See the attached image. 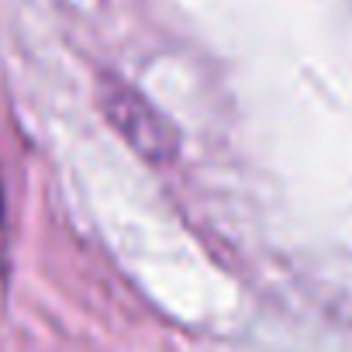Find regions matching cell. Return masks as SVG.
Listing matches in <instances>:
<instances>
[{"instance_id": "obj_1", "label": "cell", "mask_w": 352, "mask_h": 352, "mask_svg": "<svg viewBox=\"0 0 352 352\" xmlns=\"http://www.w3.org/2000/svg\"><path fill=\"white\" fill-rule=\"evenodd\" d=\"M104 118L114 124V131L148 162H169L180 152V135L169 124L166 114H159L138 90L107 80L104 83V97H100Z\"/></svg>"}]
</instances>
